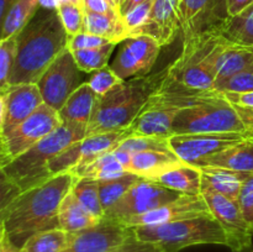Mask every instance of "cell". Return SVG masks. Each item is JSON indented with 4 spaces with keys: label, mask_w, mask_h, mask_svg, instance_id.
I'll list each match as a JSON object with an SVG mask.
<instances>
[{
    "label": "cell",
    "mask_w": 253,
    "mask_h": 252,
    "mask_svg": "<svg viewBox=\"0 0 253 252\" xmlns=\"http://www.w3.org/2000/svg\"><path fill=\"white\" fill-rule=\"evenodd\" d=\"M202 183L209 185L220 194L229 199L237 202L240 192L246 178L251 174L237 172L234 169H226L220 167H202Z\"/></svg>",
    "instance_id": "cell-25"
},
{
    "label": "cell",
    "mask_w": 253,
    "mask_h": 252,
    "mask_svg": "<svg viewBox=\"0 0 253 252\" xmlns=\"http://www.w3.org/2000/svg\"><path fill=\"white\" fill-rule=\"evenodd\" d=\"M68 48L64 49L37 82L44 104L59 111L69 96L88 82Z\"/></svg>",
    "instance_id": "cell-9"
},
{
    "label": "cell",
    "mask_w": 253,
    "mask_h": 252,
    "mask_svg": "<svg viewBox=\"0 0 253 252\" xmlns=\"http://www.w3.org/2000/svg\"><path fill=\"white\" fill-rule=\"evenodd\" d=\"M156 251H158V249L156 246H153L152 244L142 242L140 241V240L136 239V236H133L130 241L124 244L123 246L111 250V251L109 252H156Z\"/></svg>",
    "instance_id": "cell-45"
},
{
    "label": "cell",
    "mask_w": 253,
    "mask_h": 252,
    "mask_svg": "<svg viewBox=\"0 0 253 252\" xmlns=\"http://www.w3.org/2000/svg\"><path fill=\"white\" fill-rule=\"evenodd\" d=\"M211 215L209 205L207 204L202 194H180L177 199L172 200L157 209H153L145 214L135 215V216L127 217V219L119 220V221L123 222L125 226L132 229V227L138 226L165 225L179 221V220L199 216H211Z\"/></svg>",
    "instance_id": "cell-15"
},
{
    "label": "cell",
    "mask_w": 253,
    "mask_h": 252,
    "mask_svg": "<svg viewBox=\"0 0 253 252\" xmlns=\"http://www.w3.org/2000/svg\"><path fill=\"white\" fill-rule=\"evenodd\" d=\"M67 34L57 9L40 7L17 34V56L9 84H37L52 62L68 48Z\"/></svg>",
    "instance_id": "cell-2"
},
{
    "label": "cell",
    "mask_w": 253,
    "mask_h": 252,
    "mask_svg": "<svg viewBox=\"0 0 253 252\" xmlns=\"http://www.w3.org/2000/svg\"><path fill=\"white\" fill-rule=\"evenodd\" d=\"M57 2V6L59 4H66V2H73V4H82V0H54Z\"/></svg>",
    "instance_id": "cell-51"
},
{
    "label": "cell",
    "mask_w": 253,
    "mask_h": 252,
    "mask_svg": "<svg viewBox=\"0 0 253 252\" xmlns=\"http://www.w3.org/2000/svg\"><path fill=\"white\" fill-rule=\"evenodd\" d=\"M41 7L40 0H16L1 19L0 41L17 35Z\"/></svg>",
    "instance_id": "cell-29"
},
{
    "label": "cell",
    "mask_w": 253,
    "mask_h": 252,
    "mask_svg": "<svg viewBox=\"0 0 253 252\" xmlns=\"http://www.w3.org/2000/svg\"><path fill=\"white\" fill-rule=\"evenodd\" d=\"M76 232L56 229L37 232L24 242L21 252H63L72 244Z\"/></svg>",
    "instance_id": "cell-30"
},
{
    "label": "cell",
    "mask_w": 253,
    "mask_h": 252,
    "mask_svg": "<svg viewBox=\"0 0 253 252\" xmlns=\"http://www.w3.org/2000/svg\"><path fill=\"white\" fill-rule=\"evenodd\" d=\"M132 135V131L127 127L99 133V135L86 136L54 157L49 162V172L52 175L66 172H76L104 153L115 150L124 140Z\"/></svg>",
    "instance_id": "cell-10"
},
{
    "label": "cell",
    "mask_w": 253,
    "mask_h": 252,
    "mask_svg": "<svg viewBox=\"0 0 253 252\" xmlns=\"http://www.w3.org/2000/svg\"><path fill=\"white\" fill-rule=\"evenodd\" d=\"M252 252H253V251H252Z\"/></svg>",
    "instance_id": "cell-57"
},
{
    "label": "cell",
    "mask_w": 253,
    "mask_h": 252,
    "mask_svg": "<svg viewBox=\"0 0 253 252\" xmlns=\"http://www.w3.org/2000/svg\"><path fill=\"white\" fill-rule=\"evenodd\" d=\"M187 165L173 151H148L132 155L127 172L141 178L155 180L165 173Z\"/></svg>",
    "instance_id": "cell-22"
},
{
    "label": "cell",
    "mask_w": 253,
    "mask_h": 252,
    "mask_svg": "<svg viewBox=\"0 0 253 252\" xmlns=\"http://www.w3.org/2000/svg\"><path fill=\"white\" fill-rule=\"evenodd\" d=\"M106 1H108L109 4L111 5V6H113V7H115L116 10H119V11H120V9H119V5L116 4V1H115V0H106Z\"/></svg>",
    "instance_id": "cell-52"
},
{
    "label": "cell",
    "mask_w": 253,
    "mask_h": 252,
    "mask_svg": "<svg viewBox=\"0 0 253 252\" xmlns=\"http://www.w3.org/2000/svg\"><path fill=\"white\" fill-rule=\"evenodd\" d=\"M88 125L63 123L39 143L1 168V177L19 193L37 187L51 179L49 162L64 150L86 137Z\"/></svg>",
    "instance_id": "cell-4"
},
{
    "label": "cell",
    "mask_w": 253,
    "mask_h": 252,
    "mask_svg": "<svg viewBox=\"0 0 253 252\" xmlns=\"http://www.w3.org/2000/svg\"><path fill=\"white\" fill-rule=\"evenodd\" d=\"M179 5L180 0H155L150 17L137 35L155 37L162 47L172 43L180 31Z\"/></svg>",
    "instance_id": "cell-19"
},
{
    "label": "cell",
    "mask_w": 253,
    "mask_h": 252,
    "mask_svg": "<svg viewBox=\"0 0 253 252\" xmlns=\"http://www.w3.org/2000/svg\"><path fill=\"white\" fill-rule=\"evenodd\" d=\"M143 1H146V0H126V1L120 6V15L124 16L128 10H131L133 6H136V5L141 4V2Z\"/></svg>",
    "instance_id": "cell-49"
},
{
    "label": "cell",
    "mask_w": 253,
    "mask_h": 252,
    "mask_svg": "<svg viewBox=\"0 0 253 252\" xmlns=\"http://www.w3.org/2000/svg\"><path fill=\"white\" fill-rule=\"evenodd\" d=\"M229 19L226 0H180L179 20L183 41L220 32Z\"/></svg>",
    "instance_id": "cell-12"
},
{
    "label": "cell",
    "mask_w": 253,
    "mask_h": 252,
    "mask_svg": "<svg viewBox=\"0 0 253 252\" xmlns=\"http://www.w3.org/2000/svg\"><path fill=\"white\" fill-rule=\"evenodd\" d=\"M249 135H250V136H251V137L253 138V130L251 131V132H250V133H249Z\"/></svg>",
    "instance_id": "cell-54"
},
{
    "label": "cell",
    "mask_w": 253,
    "mask_h": 252,
    "mask_svg": "<svg viewBox=\"0 0 253 252\" xmlns=\"http://www.w3.org/2000/svg\"><path fill=\"white\" fill-rule=\"evenodd\" d=\"M115 46L116 43H109L105 46L96 47V48L73 51L72 53L79 68L85 73L90 74L98 69L109 66V58L111 57Z\"/></svg>",
    "instance_id": "cell-35"
},
{
    "label": "cell",
    "mask_w": 253,
    "mask_h": 252,
    "mask_svg": "<svg viewBox=\"0 0 253 252\" xmlns=\"http://www.w3.org/2000/svg\"><path fill=\"white\" fill-rule=\"evenodd\" d=\"M179 111L169 110L146 103L130 126L133 135L169 138L173 135V121Z\"/></svg>",
    "instance_id": "cell-21"
},
{
    "label": "cell",
    "mask_w": 253,
    "mask_h": 252,
    "mask_svg": "<svg viewBox=\"0 0 253 252\" xmlns=\"http://www.w3.org/2000/svg\"><path fill=\"white\" fill-rule=\"evenodd\" d=\"M138 179H141V177L131 172H126L120 177L98 180L99 193H100L104 210H108L111 205L115 204Z\"/></svg>",
    "instance_id": "cell-34"
},
{
    "label": "cell",
    "mask_w": 253,
    "mask_h": 252,
    "mask_svg": "<svg viewBox=\"0 0 253 252\" xmlns=\"http://www.w3.org/2000/svg\"><path fill=\"white\" fill-rule=\"evenodd\" d=\"M83 31L96 35L119 44L128 39V32L121 15H104L84 10Z\"/></svg>",
    "instance_id": "cell-27"
},
{
    "label": "cell",
    "mask_w": 253,
    "mask_h": 252,
    "mask_svg": "<svg viewBox=\"0 0 253 252\" xmlns=\"http://www.w3.org/2000/svg\"><path fill=\"white\" fill-rule=\"evenodd\" d=\"M43 103L37 84L10 85L6 91L0 93V136L17 127Z\"/></svg>",
    "instance_id": "cell-16"
},
{
    "label": "cell",
    "mask_w": 253,
    "mask_h": 252,
    "mask_svg": "<svg viewBox=\"0 0 253 252\" xmlns=\"http://www.w3.org/2000/svg\"><path fill=\"white\" fill-rule=\"evenodd\" d=\"M116 1V4L119 5V9H120V5H121V1H123V0H115Z\"/></svg>",
    "instance_id": "cell-53"
},
{
    "label": "cell",
    "mask_w": 253,
    "mask_h": 252,
    "mask_svg": "<svg viewBox=\"0 0 253 252\" xmlns=\"http://www.w3.org/2000/svg\"><path fill=\"white\" fill-rule=\"evenodd\" d=\"M182 193L168 189L155 180L141 178L118 202L105 210L106 219L124 220L145 214L177 199Z\"/></svg>",
    "instance_id": "cell-11"
},
{
    "label": "cell",
    "mask_w": 253,
    "mask_h": 252,
    "mask_svg": "<svg viewBox=\"0 0 253 252\" xmlns=\"http://www.w3.org/2000/svg\"><path fill=\"white\" fill-rule=\"evenodd\" d=\"M0 252H21V247L15 244L4 229H0Z\"/></svg>",
    "instance_id": "cell-47"
},
{
    "label": "cell",
    "mask_w": 253,
    "mask_h": 252,
    "mask_svg": "<svg viewBox=\"0 0 253 252\" xmlns=\"http://www.w3.org/2000/svg\"><path fill=\"white\" fill-rule=\"evenodd\" d=\"M194 167H220L253 174V138L249 135L241 142L229 146L210 157L203 158L195 163Z\"/></svg>",
    "instance_id": "cell-20"
},
{
    "label": "cell",
    "mask_w": 253,
    "mask_h": 252,
    "mask_svg": "<svg viewBox=\"0 0 253 252\" xmlns=\"http://www.w3.org/2000/svg\"><path fill=\"white\" fill-rule=\"evenodd\" d=\"M222 41L220 32L183 41L182 53L169 64L162 85L195 91L215 90L217 54Z\"/></svg>",
    "instance_id": "cell-5"
},
{
    "label": "cell",
    "mask_w": 253,
    "mask_h": 252,
    "mask_svg": "<svg viewBox=\"0 0 253 252\" xmlns=\"http://www.w3.org/2000/svg\"><path fill=\"white\" fill-rule=\"evenodd\" d=\"M226 2L230 17L236 16L240 12L253 5V0H226Z\"/></svg>",
    "instance_id": "cell-48"
},
{
    "label": "cell",
    "mask_w": 253,
    "mask_h": 252,
    "mask_svg": "<svg viewBox=\"0 0 253 252\" xmlns=\"http://www.w3.org/2000/svg\"><path fill=\"white\" fill-rule=\"evenodd\" d=\"M237 203L244 215V219L246 220L253 234V174L249 175L242 184Z\"/></svg>",
    "instance_id": "cell-42"
},
{
    "label": "cell",
    "mask_w": 253,
    "mask_h": 252,
    "mask_svg": "<svg viewBox=\"0 0 253 252\" xmlns=\"http://www.w3.org/2000/svg\"><path fill=\"white\" fill-rule=\"evenodd\" d=\"M113 43L108 40L103 39L96 35L88 34V32H79V34L69 36L68 40V49L69 51H79V49H90L96 47L105 46V44Z\"/></svg>",
    "instance_id": "cell-43"
},
{
    "label": "cell",
    "mask_w": 253,
    "mask_h": 252,
    "mask_svg": "<svg viewBox=\"0 0 253 252\" xmlns=\"http://www.w3.org/2000/svg\"><path fill=\"white\" fill-rule=\"evenodd\" d=\"M126 172H127V170L125 169V167L116 160L113 150L101 155L100 157L94 160L93 162L86 165L85 167L81 168V169L72 173L78 178H89V179L104 180L120 177V175L125 174Z\"/></svg>",
    "instance_id": "cell-32"
},
{
    "label": "cell",
    "mask_w": 253,
    "mask_h": 252,
    "mask_svg": "<svg viewBox=\"0 0 253 252\" xmlns=\"http://www.w3.org/2000/svg\"><path fill=\"white\" fill-rule=\"evenodd\" d=\"M133 236L132 229L121 221L104 217L95 226L76 232L72 244L63 252H109L123 246Z\"/></svg>",
    "instance_id": "cell-18"
},
{
    "label": "cell",
    "mask_w": 253,
    "mask_h": 252,
    "mask_svg": "<svg viewBox=\"0 0 253 252\" xmlns=\"http://www.w3.org/2000/svg\"><path fill=\"white\" fill-rule=\"evenodd\" d=\"M214 89L217 91L230 93H247L253 91V71H245L229 78L216 81Z\"/></svg>",
    "instance_id": "cell-41"
},
{
    "label": "cell",
    "mask_w": 253,
    "mask_h": 252,
    "mask_svg": "<svg viewBox=\"0 0 253 252\" xmlns=\"http://www.w3.org/2000/svg\"><path fill=\"white\" fill-rule=\"evenodd\" d=\"M57 11L69 36L83 32L84 9L82 4H73V2L59 4L57 6Z\"/></svg>",
    "instance_id": "cell-38"
},
{
    "label": "cell",
    "mask_w": 253,
    "mask_h": 252,
    "mask_svg": "<svg viewBox=\"0 0 253 252\" xmlns=\"http://www.w3.org/2000/svg\"><path fill=\"white\" fill-rule=\"evenodd\" d=\"M125 1H126V0H123V1H121V5H123ZM121 5H120V6H121Z\"/></svg>",
    "instance_id": "cell-55"
},
{
    "label": "cell",
    "mask_w": 253,
    "mask_h": 252,
    "mask_svg": "<svg viewBox=\"0 0 253 252\" xmlns=\"http://www.w3.org/2000/svg\"><path fill=\"white\" fill-rule=\"evenodd\" d=\"M72 192L89 212H91L94 216L99 217V219H104L105 210H104L103 203H101L98 180L89 179V178H78L72 188Z\"/></svg>",
    "instance_id": "cell-33"
},
{
    "label": "cell",
    "mask_w": 253,
    "mask_h": 252,
    "mask_svg": "<svg viewBox=\"0 0 253 252\" xmlns=\"http://www.w3.org/2000/svg\"><path fill=\"white\" fill-rule=\"evenodd\" d=\"M202 175L200 168L184 165L156 178L155 182L182 194L200 195L202 194Z\"/></svg>",
    "instance_id": "cell-28"
},
{
    "label": "cell",
    "mask_w": 253,
    "mask_h": 252,
    "mask_svg": "<svg viewBox=\"0 0 253 252\" xmlns=\"http://www.w3.org/2000/svg\"><path fill=\"white\" fill-rule=\"evenodd\" d=\"M224 95L227 101L235 104V105L253 109V91H247V93H230V91H225Z\"/></svg>",
    "instance_id": "cell-46"
},
{
    "label": "cell",
    "mask_w": 253,
    "mask_h": 252,
    "mask_svg": "<svg viewBox=\"0 0 253 252\" xmlns=\"http://www.w3.org/2000/svg\"><path fill=\"white\" fill-rule=\"evenodd\" d=\"M17 56V35L0 41V93L9 89L10 76Z\"/></svg>",
    "instance_id": "cell-36"
},
{
    "label": "cell",
    "mask_w": 253,
    "mask_h": 252,
    "mask_svg": "<svg viewBox=\"0 0 253 252\" xmlns=\"http://www.w3.org/2000/svg\"><path fill=\"white\" fill-rule=\"evenodd\" d=\"M220 34L231 43L253 49V5L230 17Z\"/></svg>",
    "instance_id": "cell-31"
},
{
    "label": "cell",
    "mask_w": 253,
    "mask_h": 252,
    "mask_svg": "<svg viewBox=\"0 0 253 252\" xmlns=\"http://www.w3.org/2000/svg\"><path fill=\"white\" fill-rule=\"evenodd\" d=\"M249 137V133H189L172 135L170 150L187 165L194 166L203 158L210 157L229 146Z\"/></svg>",
    "instance_id": "cell-17"
},
{
    "label": "cell",
    "mask_w": 253,
    "mask_h": 252,
    "mask_svg": "<svg viewBox=\"0 0 253 252\" xmlns=\"http://www.w3.org/2000/svg\"><path fill=\"white\" fill-rule=\"evenodd\" d=\"M202 195L209 205L210 211L215 219L222 225L230 239V247L234 252H241L249 249L252 244V231L244 219L237 202L202 183Z\"/></svg>",
    "instance_id": "cell-14"
},
{
    "label": "cell",
    "mask_w": 253,
    "mask_h": 252,
    "mask_svg": "<svg viewBox=\"0 0 253 252\" xmlns=\"http://www.w3.org/2000/svg\"><path fill=\"white\" fill-rule=\"evenodd\" d=\"M123 82V79L110 67L106 66L89 74L86 83L89 84V86L93 89L96 95L103 96Z\"/></svg>",
    "instance_id": "cell-39"
},
{
    "label": "cell",
    "mask_w": 253,
    "mask_h": 252,
    "mask_svg": "<svg viewBox=\"0 0 253 252\" xmlns=\"http://www.w3.org/2000/svg\"><path fill=\"white\" fill-rule=\"evenodd\" d=\"M136 239L152 244L163 252H179L197 245H222L230 247V239L214 216H199L156 226L132 227Z\"/></svg>",
    "instance_id": "cell-6"
},
{
    "label": "cell",
    "mask_w": 253,
    "mask_h": 252,
    "mask_svg": "<svg viewBox=\"0 0 253 252\" xmlns=\"http://www.w3.org/2000/svg\"><path fill=\"white\" fill-rule=\"evenodd\" d=\"M101 220L103 219L94 216L79 203L72 189L59 207L58 227L67 232H79L90 229L98 225Z\"/></svg>",
    "instance_id": "cell-24"
},
{
    "label": "cell",
    "mask_w": 253,
    "mask_h": 252,
    "mask_svg": "<svg viewBox=\"0 0 253 252\" xmlns=\"http://www.w3.org/2000/svg\"><path fill=\"white\" fill-rule=\"evenodd\" d=\"M15 1L16 0H0V20L5 16V14L9 11V9Z\"/></svg>",
    "instance_id": "cell-50"
},
{
    "label": "cell",
    "mask_w": 253,
    "mask_h": 252,
    "mask_svg": "<svg viewBox=\"0 0 253 252\" xmlns=\"http://www.w3.org/2000/svg\"><path fill=\"white\" fill-rule=\"evenodd\" d=\"M253 109L235 105L225 95L183 109L173 121V135L189 133H250Z\"/></svg>",
    "instance_id": "cell-7"
},
{
    "label": "cell",
    "mask_w": 253,
    "mask_h": 252,
    "mask_svg": "<svg viewBox=\"0 0 253 252\" xmlns=\"http://www.w3.org/2000/svg\"><path fill=\"white\" fill-rule=\"evenodd\" d=\"M156 252H163V251H161V250H158V251H156Z\"/></svg>",
    "instance_id": "cell-56"
},
{
    "label": "cell",
    "mask_w": 253,
    "mask_h": 252,
    "mask_svg": "<svg viewBox=\"0 0 253 252\" xmlns=\"http://www.w3.org/2000/svg\"><path fill=\"white\" fill-rule=\"evenodd\" d=\"M169 66L156 73L124 81L105 95L98 96L86 136L130 127L151 96L160 89Z\"/></svg>",
    "instance_id": "cell-3"
},
{
    "label": "cell",
    "mask_w": 253,
    "mask_h": 252,
    "mask_svg": "<svg viewBox=\"0 0 253 252\" xmlns=\"http://www.w3.org/2000/svg\"><path fill=\"white\" fill-rule=\"evenodd\" d=\"M153 4H155V0H146V1L133 6L132 9L128 10L124 15L123 20L126 29H127L128 37L136 36L138 31L145 26L148 17H150L151 11H152Z\"/></svg>",
    "instance_id": "cell-40"
},
{
    "label": "cell",
    "mask_w": 253,
    "mask_h": 252,
    "mask_svg": "<svg viewBox=\"0 0 253 252\" xmlns=\"http://www.w3.org/2000/svg\"><path fill=\"white\" fill-rule=\"evenodd\" d=\"M63 124L58 111L42 104L17 127L0 136V167H4L39 143Z\"/></svg>",
    "instance_id": "cell-8"
},
{
    "label": "cell",
    "mask_w": 253,
    "mask_h": 252,
    "mask_svg": "<svg viewBox=\"0 0 253 252\" xmlns=\"http://www.w3.org/2000/svg\"><path fill=\"white\" fill-rule=\"evenodd\" d=\"M116 148L126 151L131 155L148 152V151H172L169 146V138L138 135L130 136L124 140Z\"/></svg>",
    "instance_id": "cell-37"
},
{
    "label": "cell",
    "mask_w": 253,
    "mask_h": 252,
    "mask_svg": "<svg viewBox=\"0 0 253 252\" xmlns=\"http://www.w3.org/2000/svg\"><path fill=\"white\" fill-rule=\"evenodd\" d=\"M82 6L85 11L104 15H120V11L111 6L106 0H82Z\"/></svg>",
    "instance_id": "cell-44"
},
{
    "label": "cell",
    "mask_w": 253,
    "mask_h": 252,
    "mask_svg": "<svg viewBox=\"0 0 253 252\" xmlns=\"http://www.w3.org/2000/svg\"><path fill=\"white\" fill-rule=\"evenodd\" d=\"M162 44L152 36L137 35L124 40L120 49L109 64L123 81L150 74Z\"/></svg>",
    "instance_id": "cell-13"
},
{
    "label": "cell",
    "mask_w": 253,
    "mask_h": 252,
    "mask_svg": "<svg viewBox=\"0 0 253 252\" xmlns=\"http://www.w3.org/2000/svg\"><path fill=\"white\" fill-rule=\"evenodd\" d=\"M245 71H253V49L237 46L224 39L217 54L216 81Z\"/></svg>",
    "instance_id": "cell-23"
},
{
    "label": "cell",
    "mask_w": 253,
    "mask_h": 252,
    "mask_svg": "<svg viewBox=\"0 0 253 252\" xmlns=\"http://www.w3.org/2000/svg\"><path fill=\"white\" fill-rule=\"evenodd\" d=\"M77 179L71 172L53 175L47 182L19 193L1 207V227L10 239L21 247L32 235L58 227L61 203Z\"/></svg>",
    "instance_id": "cell-1"
},
{
    "label": "cell",
    "mask_w": 253,
    "mask_h": 252,
    "mask_svg": "<svg viewBox=\"0 0 253 252\" xmlns=\"http://www.w3.org/2000/svg\"><path fill=\"white\" fill-rule=\"evenodd\" d=\"M98 95L88 83L79 86L64 103L63 108L58 111L63 123H79L89 125L94 113Z\"/></svg>",
    "instance_id": "cell-26"
}]
</instances>
